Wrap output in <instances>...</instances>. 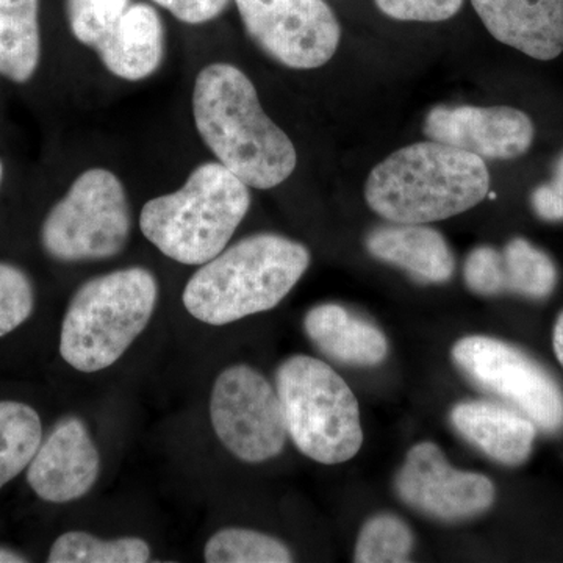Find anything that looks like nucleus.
I'll list each match as a JSON object with an SVG mask.
<instances>
[{
	"label": "nucleus",
	"instance_id": "nucleus-1",
	"mask_svg": "<svg viewBox=\"0 0 563 563\" xmlns=\"http://www.w3.org/2000/svg\"><path fill=\"white\" fill-rule=\"evenodd\" d=\"M192 114L207 147L247 187L269 190L295 172V144L263 111L254 84L236 66L211 63L198 74Z\"/></svg>",
	"mask_w": 563,
	"mask_h": 563
},
{
	"label": "nucleus",
	"instance_id": "nucleus-2",
	"mask_svg": "<svg viewBox=\"0 0 563 563\" xmlns=\"http://www.w3.org/2000/svg\"><path fill=\"white\" fill-rule=\"evenodd\" d=\"M490 192L483 158L439 141L393 152L374 166L365 199L374 213L398 224H428L472 210Z\"/></svg>",
	"mask_w": 563,
	"mask_h": 563
},
{
	"label": "nucleus",
	"instance_id": "nucleus-3",
	"mask_svg": "<svg viewBox=\"0 0 563 563\" xmlns=\"http://www.w3.org/2000/svg\"><path fill=\"white\" fill-rule=\"evenodd\" d=\"M310 265L302 243L255 233L203 263L185 285L181 301L196 320L231 324L279 306Z\"/></svg>",
	"mask_w": 563,
	"mask_h": 563
},
{
	"label": "nucleus",
	"instance_id": "nucleus-4",
	"mask_svg": "<svg viewBox=\"0 0 563 563\" xmlns=\"http://www.w3.org/2000/svg\"><path fill=\"white\" fill-rule=\"evenodd\" d=\"M250 207V187L220 162H207L179 190L144 203L140 229L166 257L201 266L228 247Z\"/></svg>",
	"mask_w": 563,
	"mask_h": 563
},
{
	"label": "nucleus",
	"instance_id": "nucleus-5",
	"mask_svg": "<svg viewBox=\"0 0 563 563\" xmlns=\"http://www.w3.org/2000/svg\"><path fill=\"white\" fill-rule=\"evenodd\" d=\"M157 299L158 282L141 266L85 282L74 292L63 318V361L80 373L109 368L147 328Z\"/></svg>",
	"mask_w": 563,
	"mask_h": 563
},
{
	"label": "nucleus",
	"instance_id": "nucleus-6",
	"mask_svg": "<svg viewBox=\"0 0 563 563\" xmlns=\"http://www.w3.org/2000/svg\"><path fill=\"white\" fill-rule=\"evenodd\" d=\"M288 435L322 465L351 461L361 451V409L350 385L320 358L292 355L276 372Z\"/></svg>",
	"mask_w": 563,
	"mask_h": 563
},
{
	"label": "nucleus",
	"instance_id": "nucleus-7",
	"mask_svg": "<svg viewBox=\"0 0 563 563\" xmlns=\"http://www.w3.org/2000/svg\"><path fill=\"white\" fill-rule=\"evenodd\" d=\"M131 231L124 185L109 169L91 168L52 207L41 228V243L58 262L107 261L124 251Z\"/></svg>",
	"mask_w": 563,
	"mask_h": 563
},
{
	"label": "nucleus",
	"instance_id": "nucleus-8",
	"mask_svg": "<svg viewBox=\"0 0 563 563\" xmlns=\"http://www.w3.org/2000/svg\"><path fill=\"white\" fill-rule=\"evenodd\" d=\"M453 361L474 385L523 413L539 431H563L562 387L528 352L493 336L470 335L454 344Z\"/></svg>",
	"mask_w": 563,
	"mask_h": 563
},
{
	"label": "nucleus",
	"instance_id": "nucleus-9",
	"mask_svg": "<svg viewBox=\"0 0 563 563\" xmlns=\"http://www.w3.org/2000/svg\"><path fill=\"white\" fill-rule=\"evenodd\" d=\"M210 421L222 446L243 462L269 461L287 443L279 395L250 365L229 366L217 377L210 395Z\"/></svg>",
	"mask_w": 563,
	"mask_h": 563
},
{
	"label": "nucleus",
	"instance_id": "nucleus-10",
	"mask_svg": "<svg viewBox=\"0 0 563 563\" xmlns=\"http://www.w3.org/2000/svg\"><path fill=\"white\" fill-rule=\"evenodd\" d=\"M247 35L291 69H317L332 60L342 27L324 0H235Z\"/></svg>",
	"mask_w": 563,
	"mask_h": 563
},
{
	"label": "nucleus",
	"instance_id": "nucleus-11",
	"mask_svg": "<svg viewBox=\"0 0 563 563\" xmlns=\"http://www.w3.org/2000/svg\"><path fill=\"white\" fill-rule=\"evenodd\" d=\"M407 506L442 521H461L487 512L495 503V485L479 473L462 472L432 442L410 448L395 481Z\"/></svg>",
	"mask_w": 563,
	"mask_h": 563
},
{
	"label": "nucleus",
	"instance_id": "nucleus-12",
	"mask_svg": "<svg viewBox=\"0 0 563 563\" xmlns=\"http://www.w3.org/2000/svg\"><path fill=\"white\" fill-rule=\"evenodd\" d=\"M424 135L483 161H514L531 150L536 128L514 107L439 106L426 117Z\"/></svg>",
	"mask_w": 563,
	"mask_h": 563
},
{
	"label": "nucleus",
	"instance_id": "nucleus-13",
	"mask_svg": "<svg viewBox=\"0 0 563 563\" xmlns=\"http://www.w3.org/2000/svg\"><path fill=\"white\" fill-rule=\"evenodd\" d=\"M101 473V455L87 424L62 418L41 440L27 466V483L43 501L66 504L90 493Z\"/></svg>",
	"mask_w": 563,
	"mask_h": 563
},
{
	"label": "nucleus",
	"instance_id": "nucleus-14",
	"mask_svg": "<svg viewBox=\"0 0 563 563\" xmlns=\"http://www.w3.org/2000/svg\"><path fill=\"white\" fill-rule=\"evenodd\" d=\"M485 29L499 43L540 62L563 52V0H472Z\"/></svg>",
	"mask_w": 563,
	"mask_h": 563
},
{
	"label": "nucleus",
	"instance_id": "nucleus-15",
	"mask_svg": "<svg viewBox=\"0 0 563 563\" xmlns=\"http://www.w3.org/2000/svg\"><path fill=\"white\" fill-rule=\"evenodd\" d=\"M450 420L466 442L504 466L523 465L539 431L523 413L490 401L455 404Z\"/></svg>",
	"mask_w": 563,
	"mask_h": 563
},
{
	"label": "nucleus",
	"instance_id": "nucleus-16",
	"mask_svg": "<svg viewBox=\"0 0 563 563\" xmlns=\"http://www.w3.org/2000/svg\"><path fill=\"white\" fill-rule=\"evenodd\" d=\"M366 250L377 261L398 266L422 284H444L453 277L455 261L444 236L426 224H398L374 229Z\"/></svg>",
	"mask_w": 563,
	"mask_h": 563
},
{
	"label": "nucleus",
	"instance_id": "nucleus-17",
	"mask_svg": "<svg viewBox=\"0 0 563 563\" xmlns=\"http://www.w3.org/2000/svg\"><path fill=\"white\" fill-rule=\"evenodd\" d=\"M96 52L113 76L129 81L147 79L165 57L161 14L150 3H132Z\"/></svg>",
	"mask_w": 563,
	"mask_h": 563
},
{
	"label": "nucleus",
	"instance_id": "nucleus-18",
	"mask_svg": "<svg viewBox=\"0 0 563 563\" xmlns=\"http://www.w3.org/2000/svg\"><path fill=\"white\" fill-rule=\"evenodd\" d=\"M303 329L322 354L343 365L376 366L387 358L383 331L340 303L313 307L303 318Z\"/></svg>",
	"mask_w": 563,
	"mask_h": 563
},
{
	"label": "nucleus",
	"instance_id": "nucleus-19",
	"mask_svg": "<svg viewBox=\"0 0 563 563\" xmlns=\"http://www.w3.org/2000/svg\"><path fill=\"white\" fill-rule=\"evenodd\" d=\"M40 58V0H0V76L25 84Z\"/></svg>",
	"mask_w": 563,
	"mask_h": 563
},
{
	"label": "nucleus",
	"instance_id": "nucleus-20",
	"mask_svg": "<svg viewBox=\"0 0 563 563\" xmlns=\"http://www.w3.org/2000/svg\"><path fill=\"white\" fill-rule=\"evenodd\" d=\"M43 440V422L29 404L0 401V488L27 470Z\"/></svg>",
	"mask_w": 563,
	"mask_h": 563
},
{
	"label": "nucleus",
	"instance_id": "nucleus-21",
	"mask_svg": "<svg viewBox=\"0 0 563 563\" xmlns=\"http://www.w3.org/2000/svg\"><path fill=\"white\" fill-rule=\"evenodd\" d=\"M151 547L140 537L103 540L88 532L63 533L52 544L51 563H144L151 561Z\"/></svg>",
	"mask_w": 563,
	"mask_h": 563
},
{
	"label": "nucleus",
	"instance_id": "nucleus-22",
	"mask_svg": "<svg viewBox=\"0 0 563 563\" xmlns=\"http://www.w3.org/2000/svg\"><path fill=\"white\" fill-rule=\"evenodd\" d=\"M506 291L544 299L555 290L559 274L547 252L525 239H514L503 250Z\"/></svg>",
	"mask_w": 563,
	"mask_h": 563
},
{
	"label": "nucleus",
	"instance_id": "nucleus-23",
	"mask_svg": "<svg viewBox=\"0 0 563 563\" xmlns=\"http://www.w3.org/2000/svg\"><path fill=\"white\" fill-rule=\"evenodd\" d=\"M209 563H288L287 544L251 529L225 528L210 537L203 550Z\"/></svg>",
	"mask_w": 563,
	"mask_h": 563
},
{
	"label": "nucleus",
	"instance_id": "nucleus-24",
	"mask_svg": "<svg viewBox=\"0 0 563 563\" xmlns=\"http://www.w3.org/2000/svg\"><path fill=\"white\" fill-rule=\"evenodd\" d=\"M413 542V533L401 518L391 514H379L362 526L355 544L354 562H409Z\"/></svg>",
	"mask_w": 563,
	"mask_h": 563
},
{
	"label": "nucleus",
	"instance_id": "nucleus-25",
	"mask_svg": "<svg viewBox=\"0 0 563 563\" xmlns=\"http://www.w3.org/2000/svg\"><path fill=\"white\" fill-rule=\"evenodd\" d=\"M131 5L132 0H66L70 33L96 51Z\"/></svg>",
	"mask_w": 563,
	"mask_h": 563
},
{
	"label": "nucleus",
	"instance_id": "nucleus-26",
	"mask_svg": "<svg viewBox=\"0 0 563 563\" xmlns=\"http://www.w3.org/2000/svg\"><path fill=\"white\" fill-rule=\"evenodd\" d=\"M35 309L31 277L11 263L0 262V339L16 331Z\"/></svg>",
	"mask_w": 563,
	"mask_h": 563
},
{
	"label": "nucleus",
	"instance_id": "nucleus-27",
	"mask_svg": "<svg viewBox=\"0 0 563 563\" xmlns=\"http://www.w3.org/2000/svg\"><path fill=\"white\" fill-rule=\"evenodd\" d=\"M466 287L481 296L506 292L503 252L492 246H477L470 252L463 266Z\"/></svg>",
	"mask_w": 563,
	"mask_h": 563
},
{
	"label": "nucleus",
	"instance_id": "nucleus-28",
	"mask_svg": "<svg viewBox=\"0 0 563 563\" xmlns=\"http://www.w3.org/2000/svg\"><path fill=\"white\" fill-rule=\"evenodd\" d=\"M385 16L407 22H443L461 11L463 0H374Z\"/></svg>",
	"mask_w": 563,
	"mask_h": 563
},
{
	"label": "nucleus",
	"instance_id": "nucleus-29",
	"mask_svg": "<svg viewBox=\"0 0 563 563\" xmlns=\"http://www.w3.org/2000/svg\"><path fill=\"white\" fill-rule=\"evenodd\" d=\"M185 24L198 25L217 20L231 0H152Z\"/></svg>",
	"mask_w": 563,
	"mask_h": 563
},
{
	"label": "nucleus",
	"instance_id": "nucleus-30",
	"mask_svg": "<svg viewBox=\"0 0 563 563\" xmlns=\"http://www.w3.org/2000/svg\"><path fill=\"white\" fill-rule=\"evenodd\" d=\"M531 206L540 220L547 222L563 221V201L551 184L540 185L532 191Z\"/></svg>",
	"mask_w": 563,
	"mask_h": 563
},
{
	"label": "nucleus",
	"instance_id": "nucleus-31",
	"mask_svg": "<svg viewBox=\"0 0 563 563\" xmlns=\"http://www.w3.org/2000/svg\"><path fill=\"white\" fill-rule=\"evenodd\" d=\"M553 350L559 363L563 366V312L559 314L553 331Z\"/></svg>",
	"mask_w": 563,
	"mask_h": 563
},
{
	"label": "nucleus",
	"instance_id": "nucleus-32",
	"mask_svg": "<svg viewBox=\"0 0 563 563\" xmlns=\"http://www.w3.org/2000/svg\"><path fill=\"white\" fill-rule=\"evenodd\" d=\"M550 184L553 185L554 190L558 191V195L561 196L563 201V152L561 157L558 158V162H555L553 179H551Z\"/></svg>",
	"mask_w": 563,
	"mask_h": 563
},
{
	"label": "nucleus",
	"instance_id": "nucleus-33",
	"mask_svg": "<svg viewBox=\"0 0 563 563\" xmlns=\"http://www.w3.org/2000/svg\"><path fill=\"white\" fill-rule=\"evenodd\" d=\"M27 562L24 555L14 553V551L7 550V548H0V563H21Z\"/></svg>",
	"mask_w": 563,
	"mask_h": 563
},
{
	"label": "nucleus",
	"instance_id": "nucleus-34",
	"mask_svg": "<svg viewBox=\"0 0 563 563\" xmlns=\"http://www.w3.org/2000/svg\"><path fill=\"white\" fill-rule=\"evenodd\" d=\"M2 176H3V166H2V162H0V184H2Z\"/></svg>",
	"mask_w": 563,
	"mask_h": 563
}]
</instances>
